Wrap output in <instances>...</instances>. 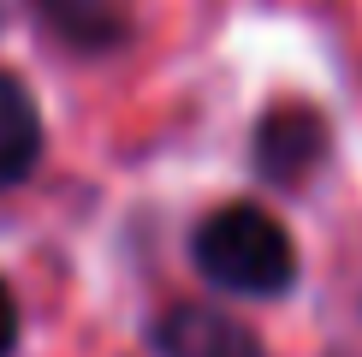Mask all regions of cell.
Instances as JSON below:
<instances>
[{
    "label": "cell",
    "instance_id": "cell-1",
    "mask_svg": "<svg viewBox=\"0 0 362 357\" xmlns=\"http://www.w3.org/2000/svg\"><path fill=\"white\" fill-rule=\"evenodd\" d=\"M196 268L232 298H279L297 274V244L267 208L232 203L196 227Z\"/></svg>",
    "mask_w": 362,
    "mask_h": 357
},
{
    "label": "cell",
    "instance_id": "cell-2",
    "mask_svg": "<svg viewBox=\"0 0 362 357\" xmlns=\"http://www.w3.org/2000/svg\"><path fill=\"white\" fill-rule=\"evenodd\" d=\"M327 149V125L315 108H274L255 125V167L279 185H297L303 167H315Z\"/></svg>",
    "mask_w": 362,
    "mask_h": 357
},
{
    "label": "cell",
    "instance_id": "cell-3",
    "mask_svg": "<svg viewBox=\"0 0 362 357\" xmlns=\"http://www.w3.org/2000/svg\"><path fill=\"white\" fill-rule=\"evenodd\" d=\"M155 346H160V357H262V346H255V334L244 322H232L226 310H202V304L173 310L155 327Z\"/></svg>",
    "mask_w": 362,
    "mask_h": 357
},
{
    "label": "cell",
    "instance_id": "cell-4",
    "mask_svg": "<svg viewBox=\"0 0 362 357\" xmlns=\"http://www.w3.org/2000/svg\"><path fill=\"white\" fill-rule=\"evenodd\" d=\"M42 161V119H36V101L24 96L18 78L0 72V191L30 178V167Z\"/></svg>",
    "mask_w": 362,
    "mask_h": 357
},
{
    "label": "cell",
    "instance_id": "cell-5",
    "mask_svg": "<svg viewBox=\"0 0 362 357\" xmlns=\"http://www.w3.org/2000/svg\"><path fill=\"white\" fill-rule=\"evenodd\" d=\"M12 346H18V298L0 280V357H12Z\"/></svg>",
    "mask_w": 362,
    "mask_h": 357
}]
</instances>
